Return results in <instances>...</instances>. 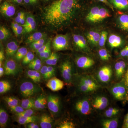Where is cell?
Returning a JSON list of instances; mask_svg holds the SVG:
<instances>
[{
    "mask_svg": "<svg viewBox=\"0 0 128 128\" xmlns=\"http://www.w3.org/2000/svg\"><path fill=\"white\" fill-rule=\"evenodd\" d=\"M38 119V117L34 115L29 117L18 116L17 121L20 124H24L31 122H35Z\"/></svg>",
    "mask_w": 128,
    "mask_h": 128,
    "instance_id": "29",
    "label": "cell"
},
{
    "mask_svg": "<svg viewBox=\"0 0 128 128\" xmlns=\"http://www.w3.org/2000/svg\"><path fill=\"white\" fill-rule=\"evenodd\" d=\"M14 5H19L23 3L24 0H7Z\"/></svg>",
    "mask_w": 128,
    "mask_h": 128,
    "instance_id": "58",
    "label": "cell"
},
{
    "mask_svg": "<svg viewBox=\"0 0 128 128\" xmlns=\"http://www.w3.org/2000/svg\"><path fill=\"white\" fill-rule=\"evenodd\" d=\"M128 102V96L127 98ZM123 128H128V112L126 114L124 120L123 124L122 126Z\"/></svg>",
    "mask_w": 128,
    "mask_h": 128,
    "instance_id": "57",
    "label": "cell"
},
{
    "mask_svg": "<svg viewBox=\"0 0 128 128\" xmlns=\"http://www.w3.org/2000/svg\"><path fill=\"white\" fill-rule=\"evenodd\" d=\"M97 0L99 2H102V3L105 4V5L111 8L114 11L113 6H112V5L110 4V2H108V0Z\"/></svg>",
    "mask_w": 128,
    "mask_h": 128,
    "instance_id": "56",
    "label": "cell"
},
{
    "mask_svg": "<svg viewBox=\"0 0 128 128\" xmlns=\"http://www.w3.org/2000/svg\"><path fill=\"white\" fill-rule=\"evenodd\" d=\"M78 87L81 92L84 93H88L95 90L94 89L89 87L88 86L80 81L78 85Z\"/></svg>",
    "mask_w": 128,
    "mask_h": 128,
    "instance_id": "42",
    "label": "cell"
},
{
    "mask_svg": "<svg viewBox=\"0 0 128 128\" xmlns=\"http://www.w3.org/2000/svg\"><path fill=\"white\" fill-rule=\"evenodd\" d=\"M73 42L76 49L83 52L89 51V48L86 39L82 35L79 34H73Z\"/></svg>",
    "mask_w": 128,
    "mask_h": 128,
    "instance_id": "8",
    "label": "cell"
},
{
    "mask_svg": "<svg viewBox=\"0 0 128 128\" xmlns=\"http://www.w3.org/2000/svg\"><path fill=\"white\" fill-rule=\"evenodd\" d=\"M50 44H51V40H49L46 42V43L42 46V48H40L37 51L38 54H39L41 52H43L45 50H48L50 48Z\"/></svg>",
    "mask_w": 128,
    "mask_h": 128,
    "instance_id": "49",
    "label": "cell"
},
{
    "mask_svg": "<svg viewBox=\"0 0 128 128\" xmlns=\"http://www.w3.org/2000/svg\"><path fill=\"white\" fill-rule=\"evenodd\" d=\"M108 105V103L94 102L92 106L96 109L99 110H103L105 109Z\"/></svg>",
    "mask_w": 128,
    "mask_h": 128,
    "instance_id": "48",
    "label": "cell"
},
{
    "mask_svg": "<svg viewBox=\"0 0 128 128\" xmlns=\"http://www.w3.org/2000/svg\"><path fill=\"white\" fill-rule=\"evenodd\" d=\"M8 119V115L6 111L4 108L0 109V126L1 128H4L6 126Z\"/></svg>",
    "mask_w": 128,
    "mask_h": 128,
    "instance_id": "28",
    "label": "cell"
},
{
    "mask_svg": "<svg viewBox=\"0 0 128 128\" xmlns=\"http://www.w3.org/2000/svg\"><path fill=\"white\" fill-rule=\"evenodd\" d=\"M114 8L121 10H128V0H108Z\"/></svg>",
    "mask_w": 128,
    "mask_h": 128,
    "instance_id": "18",
    "label": "cell"
},
{
    "mask_svg": "<svg viewBox=\"0 0 128 128\" xmlns=\"http://www.w3.org/2000/svg\"><path fill=\"white\" fill-rule=\"evenodd\" d=\"M64 84L63 81L56 77L50 78L46 84V86L51 90L57 92L63 89Z\"/></svg>",
    "mask_w": 128,
    "mask_h": 128,
    "instance_id": "15",
    "label": "cell"
},
{
    "mask_svg": "<svg viewBox=\"0 0 128 128\" xmlns=\"http://www.w3.org/2000/svg\"><path fill=\"white\" fill-rule=\"evenodd\" d=\"M114 70L118 78H121L123 75L126 68V64L123 60L117 62L114 64Z\"/></svg>",
    "mask_w": 128,
    "mask_h": 128,
    "instance_id": "22",
    "label": "cell"
},
{
    "mask_svg": "<svg viewBox=\"0 0 128 128\" xmlns=\"http://www.w3.org/2000/svg\"><path fill=\"white\" fill-rule=\"evenodd\" d=\"M5 73L4 70L2 66H0V76L1 77Z\"/></svg>",
    "mask_w": 128,
    "mask_h": 128,
    "instance_id": "62",
    "label": "cell"
},
{
    "mask_svg": "<svg viewBox=\"0 0 128 128\" xmlns=\"http://www.w3.org/2000/svg\"><path fill=\"white\" fill-rule=\"evenodd\" d=\"M48 70L50 78L54 76L55 75V69L54 67L51 66H48Z\"/></svg>",
    "mask_w": 128,
    "mask_h": 128,
    "instance_id": "54",
    "label": "cell"
},
{
    "mask_svg": "<svg viewBox=\"0 0 128 128\" xmlns=\"http://www.w3.org/2000/svg\"><path fill=\"white\" fill-rule=\"evenodd\" d=\"M16 12V8L14 4L7 0L4 1L1 3L0 12L3 16L10 18L14 16Z\"/></svg>",
    "mask_w": 128,
    "mask_h": 128,
    "instance_id": "7",
    "label": "cell"
},
{
    "mask_svg": "<svg viewBox=\"0 0 128 128\" xmlns=\"http://www.w3.org/2000/svg\"><path fill=\"white\" fill-rule=\"evenodd\" d=\"M47 100V105L50 111L54 114L58 112L60 107V98L56 95H50L48 96Z\"/></svg>",
    "mask_w": 128,
    "mask_h": 128,
    "instance_id": "9",
    "label": "cell"
},
{
    "mask_svg": "<svg viewBox=\"0 0 128 128\" xmlns=\"http://www.w3.org/2000/svg\"><path fill=\"white\" fill-rule=\"evenodd\" d=\"M124 83L126 85L127 89L128 90V68L127 71H126V74H125Z\"/></svg>",
    "mask_w": 128,
    "mask_h": 128,
    "instance_id": "61",
    "label": "cell"
},
{
    "mask_svg": "<svg viewBox=\"0 0 128 128\" xmlns=\"http://www.w3.org/2000/svg\"><path fill=\"white\" fill-rule=\"evenodd\" d=\"M4 68L5 74L6 75H14L17 72L18 66L14 60L9 59L5 62Z\"/></svg>",
    "mask_w": 128,
    "mask_h": 128,
    "instance_id": "13",
    "label": "cell"
},
{
    "mask_svg": "<svg viewBox=\"0 0 128 128\" xmlns=\"http://www.w3.org/2000/svg\"><path fill=\"white\" fill-rule=\"evenodd\" d=\"M52 47L55 51L66 50L70 46L68 34H60L56 36L52 42Z\"/></svg>",
    "mask_w": 128,
    "mask_h": 128,
    "instance_id": "4",
    "label": "cell"
},
{
    "mask_svg": "<svg viewBox=\"0 0 128 128\" xmlns=\"http://www.w3.org/2000/svg\"><path fill=\"white\" fill-rule=\"evenodd\" d=\"M27 127L28 128H38L39 126L34 122H31L28 124Z\"/></svg>",
    "mask_w": 128,
    "mask_h": 128,
    "instance_id": "59",
    "label": "cell"
},
{
    "mask_svg": "<svg viewBox=\"0 0 128 128\" xmlns=\"http://www.w3.org/2000/svg\"><path fill=\"white\" fill-rule=\"evenodd\" d=\"M119 27L124 31H128V15L122 14L120 16L118 20Z\"/></svg>",
    "mask_w": 128,
    "mask_h": 128,
    "instance_id": "25",
    "label": "cell"
},
{
    "mask_svg": "<svg viewBox=\"0 0 128 128\" xmlns=\"http://www.w3.org/2000/svg\"><path fill=\"white\" fill-rule=\"evenodd\" d=\"M40 73L44 80H45L50 79V76L48 72V66H42L40 70Z\"/></svg>",
    "mask_w": 128,
    "mask_h": 128,
    "instance_id": "44",
    "label": "cell"
},
{
    "mask_svg": "<svg viewBox=\"0 0 128 128\" xmlns=\"http://www.w3.org/2000/svg\"><path fill=\"white\" fill-rule=\"evenodd\" d=\"M76 63L79 68L86 69L89 68L93 66L95 62L94 60L90 57L81 56L76 59Z\"/></svg>",
    "mask_w": 128,
    "mask_h": 128,
    "instance_id": "12",
    "label": "cell"
},
{
    "mask_svg": "<svg viewBox=\"0 0 128 128\" xmlns=\"http://www.w3.org/2000/svg\"><path fill=\"white\" fill-rule=\"evenodd\" d=\"M61 75L64 80L67 83L72 82V68L71 62L68 60H66L60 64Z\"/></svg>",
    "mask_w": 128,
    "mask_h": 128,
    "instance_id": "6",
    "label": "cell"
},
{
    "mask_svg": "<svg viewBox=\"0 0 128 128\" xmlns=\"http://www.w3.org/2000/svg\"><path fill=\"white\" fill-rule=\"evenodd\" d=\"M40 0H24L23 3L27 6H34L38 4Z\"/></svg>",
    "mask_w": 128,
    "mask_h": 128,
    "instance_id": "51",
    "label": "cell"
},
{
    "mask_svg": "<svg viewBox=\"0 0 128 128\" xmlns=\"http://www.w3.org/2000/svg\"><path fill=\"white\" fill-rule=\"evenodd\" d=\"M119 112V110L114 108H110L105 111V115L108 118H111L117 115Z\"/></svg>",
    "mask_w": 128,
    "mask_h": 128,
    "instance_id": "39",
    "label": "cell"
},
{
    "mask_svg": "<svg viewBox=\"0 0 128 128\" xmlns=\"http://www.w3.org/2000/svg\"><path fill=\"white\" fill-rule=\"evenodd\" d=\"M4 99L10 108L17 106L19 103V100L14 97H6L4 98Z\"/></svg>",
    "mask_w": 128,
    "mask_h": 128,
    "instance_id": "37",
    "label": "cell"
},
{
    "mask_svg": "<svg viewBox=\"0 0 128 128\" xmlns=\"http://www.w3.org/2000/svg\"><path fill=\"white\" fill-rule=\"evenodd\" d=\"M22 26L24 28L23 33H29L34 31L36 27L34 16L31 14H28L26 16L25 23Z\"/></svg>",
    "mask_w": 128,
    "mask_h": 128,
    "instance_id": "14",
    "label": "cell"
},
{
    "mask_svg": "<svg viewBox=\"0 0 128 128\" xmlns=\"http://www.w3.org/2000/svg\"><path fill=\"white\" fill-rule=\"evenodd\" d=\"M11 86L9 82L6 80H1L0 82V93L4 94L10 90Z\"/></svg>",
    "mask_w": 128,
    "mask_h": 128,
    "instance_id": "36",
    "label": "cell"
},
{
    "mask_svg": "<svg viewBox=\"0 0 128 128\" xmlns=\"http://www.w3.org/2000/svg\"><path fill=\"white\" fill-rule=\"evenodd\" d=\"M111 16L109 10L106 8L101 5L96 4L92 6L86 19L88 22L96 23Z\"/></svg>",
    "mask_w": 128,
    "mask_h": 128,
    "instance_id": "2",
    "label": "cell"
},
{
    "mask_svg": "<svg viewBox=\"0 0 128 128\" xmlns=\"http://www.w3.org/2000/svg\"><path fill=\"white\" fill-rule=\"evenodd\" d=\"M11 33L7 28L4 26L0 27V40H5L8 39L11 36Z\"/></svg>",
    "mask_w": 128,
    "mask_h": 128,
    "instance_id": "34",
    "label": "cell"
},
{
    "mask_svg": "<svg viewBox=\"0 0 128 128\" xmlns=\"http://www.w3.org/2000/svg\"><path fill=\"white\" fill-rule=\"evenodd\" d=\"M28 67L30 70H40L42 67L41 60L38 58L34 59L32 61L28 64Z\"/></svg>",
    "mask_w": 128,
    "mask_h": 128,
    "instance_id": "33",
    "label": "cell"
},
{
    "mask_svg": "<svg viewBox=\"0 0 128 128\" xmlns=\"http://www.w3.org/2000/svg\"><path fill=\"white\" fill-rule=\"evenodd\" d=\"M34 110L32 108L26 109L24 110L23 112L20 113L16 114L17 116H22L23 117H29L34 116Z\"/></svg>",
    "mask_w": 128,
    "mask_h": 128,
    "instance_id": "45",
    "label": "cell"
},
{
    "mask_svg": "<svg viewBox=\"0 0 128 128\" xmlns=\"http://www.w3.org/2000/svg\"><path fill=\"white\" fill-rule=\"evenodd\" d=\"M46 34L44 33L41 32H35L30 35L25 41V44H29L38 41L45 37Z\"/></svg>",
    "mask_w": 128,
    "mask_h": 128,
    "instance_id": "23",
    "label": "cell"
},
{
    "mask_svg": "<svg viewBox=\"0 0 128 128\" xmlns=\"http://www.w3.org/2000/svg\"><path fill=\"white\" fill-rule=\"evenodd\" d=\"M98 55L102 60L107 61L110 59V54L105 48H102L99 50Z\"/></svg>",
    "mask_w": 128,
    "mask_h": 128,
    "instance_id": "40",
    "label": "cell"
},
{
    "mask_svg": "<svg viewBox=\"0 0 128 128\" xmlns=\"http://www.w3.org/2000/svg\"><path fill=\"white\" fill-rule=\"evenodd\" d=\"M108 35V32L106 31H104L102 32L98 42V44L100 47H102L105 46V43L107 39Z\"/></svg>",
    "mask_w": 128,
    "mask_h": 128,
    "instance_id": "43",
    "label": "cell"
},
{
    "mask_svg": "<svg viewBox=\"0 0 128 128\" xmlns=\"http://www.w3.org/2000/svg\"><path fill=\"white\" fill-rule=\"evenodd\" d=\"M59 58V57L58 54L54 52H52L51 53L50 57L46 60V64L49 66H55L57 64Z\"/></svg>",
    "mask_w": 128,
    "mask_h": 128,
    "instance_id": "31",
    "label": "cell"
},
{
    "mask_svg": "<svg viewBox=\"0 0 128 128\" xmlns=\"http://www.w3.org/2000/svg\"><path fill=\"white\" fill-rule=\"evenodd\" d=\"M100 34L96 31H90L86 34L88 41L92 46H96L98 44Z\"/></svg>",
    "mask_w": 128,
    "mask_h": 128,
    "instance_id": "17",
    "label": "cell"
},
{
    "mask_svg": "<svg viewBox=\"0 0 128 128\" xmlns=\"http://www.w3.org/2000/svg\"><path fill=\"white\" fill-rule=\"evenodd\" d=\"M126 89L125 83L120 82L114 85L111 89V91L115 99L122 100L128 98V96Z\"/></svg>",
    "mask_w": 128,
    "mask_h": 128,
    "instance_id": "5",
    "label": "cell"
},
{
    "mask_svg": "<svg viewBox=\"0 0 128 128\" xmlns=\"http://www.w3.org/2000/svg\"><path fill=\"white\" fill-rule=\"evenodd\" d=\"M20 90L22 96L25 98L34 96L41 90V88L38 85L30 82H25L20 86Z\"/></svg>",
    "mask_w": 128,
    "mask_h": 128,
    "instance_id": "3",
    "label": "cell"
},
{
    "mask_svg": "<svg viewBox=\"0 0 128 128\" xmlns=\"http://www.w3.org/2000/svg\"><path fill=\"white\" fill-rule=\"evenodd\" d=\"M41 0L43 2H46V3H49V2H51L54 0Z\"/></svg>",
    "mask_w": 128,
    "mask_h": 128,
    "instance_id": "63",
    "label": "cell"
},
{
    "mask_svg": "<svg viewBox=\"0 0 128 128\" xmlns=\"http://www.w3.org/2000/svg\"><path fill=\"white\" fill-rule=\"evenodd\" d=\"M75 125L72 122L68 121H64L60 124L59 128H74Z\"/></svg>",
    "mask_w": 128,
    "mask_h": 128,
    "instance_id": "46",
    "label": "cell"
},
{
    "mask_svg": "<svg viewBox=\"0 0 128 128\" xmlns=\"http://www.w3.org/2000/svg\"><path fill=\"white\" fill-rule=\"evenodd\" d=\"M108 43L112 48H119L123 44V41L121 37L117 34H111L108 38Z\"/></svg>",
    "mask_w": 128,
    "mask_h": 128,
    "instance_id": "16",
    "label": "cell"
},
{
    "mask_svg": "<svg viewBox=\"0 0 128 128\" xmlns=\"http://www.w3.org/2000/svg\"><path fill=\"white\" fill-rule=\"evenodd\" d=\"M28 52V51L26 48L22 47L19 48L15 54V57L16 59L18 60H20L23 59L27 54Z\"/></svg>",
    "mask_w": 128,
    "mask_h": 128,
    "instance_id": "38",
    "label": "cell"
},
{
    "mask_svg": "<svg viewBox=\"0 0 128 128\" xmlns=\"http://www.w3.org/2000/svg\"><path fill=\"white\" fill-rule=\"evenodd\" d=\"M112 75V68L110 66H105L99 70L98 73V76L101 82H109Z\"/></svg>",
    "mask_w": 128,
    "mask_h": 128,
    "instance_id": "11",
    "label": "cell"
},
{
    "mask_svg": "<svg viewBox=\"0 0 128 128\" xmlns=\"http://www.w3.org/2000/svg\"><path fill=\"white\" fill-rule=\"evenodd\" d=\"M108 98L104 96H98L94 100V102H101L103 103H108Z\"/></svg>",
    "mask_w": 128,
    "mask_h": 128,
    "instance_id": "52",
    "label": "cell"
},
{
    "mask_svg": "<svg viewBox=\"0 0 128 128\" xmlns=\"http://www.w3.org/2000/svg\"><path fill=\"white\" fill-rule=\"evenodd\" d=\"M80 81L94 89L95 90L98 89L99 87L98 84L93 79L90 77L84 76L82 77L80 79Z\"/></svg>",
    "mask_w": 128,
    "mask_h": 128,
    "instance_id": "24",
    "label": "cell"
},
{
    "mask_svg": "<svg viewBox=\"0 0 128 128\" xmlns=\"http://www.w3.org/2000/svg\"><path fill=\"white\" fill-rule=\"evenodd\" d=\"M25 12L23 11H20L17 14L15 18V21L17 23L19 24H20V22L21 19L22 18V15Z\"/></svg>",
    "mask_w": 128,
    "mask_h": 128,
    "instance_id": "55",
    "label": "cell"
},
{
    "mask_svg": "<svg viewBox=\"0 0 128 128\" xmlns=\"http://www.w3.org/2000/svg\"><path fill=\"white\" fill-rule=\"evenodd\" d=\"M27 74L34 82H41V74L38 70H30L27 72Z\"/></svg>",
    "mask_w": 128,
    "mask_h": 128,
    "instance_id": "27",
    "label": "cell"
},
{
    "mask_svg": "<svg viewBox=\"0 0 128 128\" xmlns=\"http://www.w3.org/2000/svg\"><path fill=\"white\" fill-rule=\"evenodd\" d=\"M120 56L121 57H126L128 58V45L121 50Z\"/></svg>",
    "mask_w": 128,
    "mask_h": 128,
    "instance_id": "53",
    "label": "cell"
},
{
    "mask_svg": "<svg viewBox=\"0 0 128 128\" xmlns=\"http://www.w3.org/2000/svg\"><path fill=\"white\" fill-rule=\"evenodd\" d=\"M4 1V0H0V4L2 3V2H3Z\"/></svg>",
    "mask_w": 128,
    "mask_h": 128,
    "instance_id": "64",
    "label": "cell"
},
{
    "mask_svg": "<svg viewBox=\"0 0 128 128\" xmlns=\"http://www.w3.org/2000/svg\"><path fill=\"white\" fill-rule=\"evenodd\" d=\"M76 110L83 115H88L91 113L92 108L90 102L87 99L78 101L75 104Z\"/></svg>",
    "mask_w": 128,
    "mask_h": 128,
    "instance_id": "10",
    "label": "cell"
},
{
    "mask_svg": "<svg viewBox=\"0 0 128 128\" xmlns=\"http://www.w3.org/2000/svg\"><path fill=\"white\" fill-rule=\"evenodd\" d=\"M34 54L32 51H28L27 54L23 58L22 63L24 65L29 64L34 59Z\"/></svg>",
    "mask_w": 128,
    "mask_h": 128,
    "instance_id": "41",
    "label": "cell"
},
{
    "mask_svg": "<svg viewBox=\"0 0 128 128\" xmlns=\"http://www.w3.org/2000/svg\"><path fill=\"white\" fill-rule=\"evenodd\" d=\"M82 4L83 0H54L43 9L42 21L50 29L61 30L73 23Z\"/></svg>",
    "mask_w": 128,
    "mask_h": 128,
    "instance_id": "1",
    "label": "cell"
},
{
    "mask_svg": "<svg viewBox=\"0 0 128 128\" xmlns=\"http://www.w3.org/2000/svg\"><path fill=\"white\" fill-rule=\"evenodd\" d=\"M51 51L50 48L48 50L41 52L38 54L39 57L41 60H46L50 57L51 54Z\"/></svg>",
    "mask_w": 128,
    "mask_h": 128,
    "instance_id": "47",
    "label": "cell"
},
{
    "mask_svg": "<svg viewBox=\"0 0 128 128\" xmlns=\"http://www.w3.org/2000/svg\"><path fill=\"white\" fill-rule=\"evenodd\" d=\"M34 100L33 98H26L22 101L21 106L25 110L34 108Z\"/></svg>",
    "mask_w": 128,
    "mask_h": 128,
    "instance_id": "32",
    "label": "cell"
},
{
    "mask_svg": "<svg viewBox=\"0 0 128 128\" xmlns=\"http://www.w3.org/2000/svg\"><path fill=\"white\" fill-rule=\"evenodd\" d=\"M102 125L104 128H117L118 126V119L115 118L104 120L102 121Z\"/></svg>",
    "mask_w": 128,
    "mask_h": 128,
    "instance_id": "26",
    "label": "cell"
},
{
    "mask_svg": "<svg viewBox=\"0 0 128 128\" xmlns=\"http://www.w3.org/2000/svg\"><path fill=\"white\" fill-rule=\"evenodd\" d=\"M4 54L2 48H1L0 51V61H3L4 59Z\"/></svg>",
    "mask_w": 128,
    "mask_h": 128,
    "instance_id": "60",
    "label": "cell"
},
{
    "mask_svg": "<svg viewBox=\"0 0 128 128\" xmlns=\"http://www.w3.org/2000/svg\"><path fill=\"white\" fill-rule=\"evenodd\" d=\"M48 104L47 98L44 95H40L34 101V108L38 110H42L46 108Z\"/></svg>",
    "mask_w": 128,
    "mask_h": 128,
    "instance_id": "19",
    "label": "cell"
},
{
    "mask_svg": "<svg viewBox=\"0 0 128 128\" xmlns=\"http://www.w3.org/2000/svg\"><path fill=\"white\" fill-rule=\"evenodd\" d=\"M10 109L11 111L12 112L16 113V114L20 113L25 110V109L22 106H19L18 105L14 106V107L10 108Z\"/></svg>",
    "mask_w": 128,
    "mask_h": 128,
    "instance_id": "50",
    "label": "cell"
},
{
    "mask_svg": "<svg viewBox=\"0 0 128 128\" xmlns=\"http://www.w3.org/2000/svg\"><path fill=\"white\" fill-rule=\"evenodd\" d=\"M53 120L48 114H43L40 118V126L41 128H52Z\"/></svg>",
    "mask_w": 128,
    "mask_h": 128,
    "instance_id": "21",
    "label": "cell"
},
{
    "mask_svg": "<svg viewBox=\"0 0 128 128\" xmlns=\"http://www.w3.org/2000/svg\"><path fill=\"white\" fill-rule=\"evenodd\" d=\"M46 38L45 37L41 38L38 41H35L30 44V48L34 51H38L46 43Z\"/></svg>",
    "mask_w": 128,
    "mask_h": 128,
    "instance_id": "30",
    "label": "cell"
},
{
    "mask_svg": "<svg viewBox=\"0 0 128 128\" xmlns=\"http://www.w3.org/2000/svg\"><path fill=\"white\" fill-rule=\"evenodd\" d=\"M18 49V45L16 41H12L7 44L6 47V56L12 57L15 55Z\"/></svg>",
    "mask_w": 128,
    "mask_h": 128,
    "instance_id": "20",
    "label": "cell"
},
{
    "mask_svg": "<svg viewBox=\"0 0 128 128\" xmlns=\"http://www.w3.org/2000/svg\"><path fill=\"white\" fill-rule=\"evenodd\" d=\"M11 28L14 34L16 36H19L23 33V26L16 22H12Z\"/></svg>",
    "mask_w": 128,
    "mask_h": 128,
    "instance_id": "35",
    "label": "cell"
}]
</instances>
